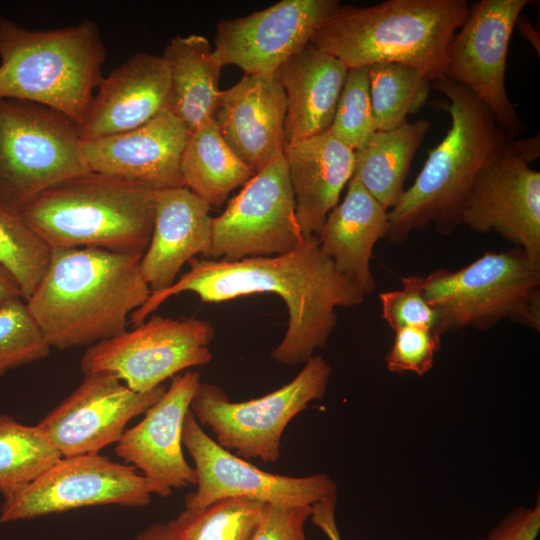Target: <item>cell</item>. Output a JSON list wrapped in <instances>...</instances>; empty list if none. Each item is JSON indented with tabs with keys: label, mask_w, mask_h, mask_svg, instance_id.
Listing matches in <instances>:
<instances>
[{
	"label": "cell",
	"mask_w": 540,
	"mask_h": 540,
	"mask_svg": "<svg viewBox=\"0 0 540 540\" xmlns=\"http://www.w3.org/2000/svg\"><path fill=\"white\" fill-rule=\"evenodd\" d=\"M189 270L168 289L151 293L129 317L137 326L162 303L184 292H193L203 302H223L237 297L273 293L288 310L283 339L271 357L287 366L305 364L316 349L326 346L337 324L338 307L360 305L365 294L340 273L324 255L313 236L295 250L275 256L248 257L237 261L192 258Z\"/></svg>",
	"instance_id": "1"
},
{
	"label": "cell",
	"mask_w": 540,
	"mask_h": 540,
	"mask_svg": "<svg viewBox=\"0 0 540 540\" xmlns=\"http://www.w3.org/2000/svg\"><path fill=\"white\" fill-rule=\"evenodd\" d=\"M141 255L99 248L52 249L26 306L52 348L92 346L127 330L151 290Z\"/></svg>",
	"instance_id": "2"
},
{
	"label": "cell",
	"mask_w": 540,
	"mask_h": 540,
	"mask_svg": "<svg viewBox=\"0 0 540 540\" xmlns=\"http://www.w3.org/2000/svg\"><path fill=\"white\" fill-rule=\"evenodd\" d=\"M446 100L439 107L451 119L441 142L429 151L413 184L388 212V239L402 244L414 230L430 226L449 235L461 225L471 187L480 169L514 138L470 90L448 79L431 82Z\"/></svg>",
	"instance_id": "3"
},
{
	"label": "cell",
	"mask_w": 540,
	"mask_h": 540,
	"mask_svg": "<svg viewBox=\"0 0 540 540\" xmlns=\"http://www.w3.org/2000/svg\"><path fill=\"white\" fill-rule=\"evenodd\" d=\"M466 0H387L340 5L311 39L348 69L377 63L411 66L432 81L446 78L454 35L469 13Z\"/></svg>",
	"instance_id": "4"
},
{
	"label": "cell",
	"mask_w": 540,
	"mask_h": 540,
	"mask_svg": "<svg viewBox=\"0 0 540 540\" xmlns=\"http://www.w3.org/2000/svg\"><path fill=\"white\" fill-rule=\"evenodd\" d=\"M154 193L89 171L45 189L19 215L50 250L99 248L142 256L153 230Z\"/></svg>",
	"instance_id": "5"
},
{
	"label": "cell",
	"mask_w": 540,
	"mask_h": 540,
	"mask_svg": "<svg viewBox=\"0 0 540 540\" xmlns=\"http://www.w3.org/2000/svg\"><path fill=\"white\" fill-rule=\"evenodd\" d=\"M105 58L100 29L91 19L29 30L0 18V98L47 106L79 125L103 78Z\"/></svg>",
	"instance_id": "6"
},
{
	"label": "cell",
	"mask_w": 540,
	"mask_h": 540,
	"mask_svg": "<svg viewBox=\"0 0 540 540\" xmlns=\"http://www.w3.org/2000/svg\"><path fill=\"white\" fill-rule=\"evenodd\" d=\"M424 296L436 310L440 335L486 330L509 320L540 331V262L518 247L485 252L470 264L424 278Z\"/></svg>",
	"instance_id": "7"
},
{
	"label": "cell",
	"mask_w": 540,
	"mask_h": 540,
	"mask_svg": "<svg viewBox=\"0 0 540 540\" xmlns=\"http://www.w3.org/2000/svg\"><path fill=\"white\" fill-rule=\"evenodd\" d=\"M78 125L30 101L0 98V206L19 214L45 189L90 171Z\"/></svg>",
	"instance_id": "8"
},
{
	"label": "cell",
	"mask_w": 540,
	"mask_h": 540,
	"mask_svg": "<svg viewBox=\"0 0 540 540\" xmlns=\"http://www.w3.org/2000/svg\"><path fill=\"white\" fill-rule=\"evenodd\" d=\"M330 364L314 355L289 383L259 398L231 401L216 384L200 382L190 411L200 425L208 426L215 441L243 459L276 462L282 434L289 422L326 393Z\"/></svg>",
	"instance_id": "9"
},
{
	"label": "cell",
	"mask_w": 540,
	"mask_h": 540,
	"mask_svg": "<svg viewBox=\"0 0 540 540\" xmlns=\"http://www.w3.org/2000/svg\"><path fill=\"white\" fill-rule=\"evenodd\" d=\"M172 491L137 469L97 454L62 457L28 485L3 495L0 522L33 519L96 505L142 507Z\"/></svg>",
	"instance_id": "10"
},
{
	"label": "cell",
	"mask_w": 540,
	"mask_h": 540,
	"mask_svg": "<svg viewBox=\"0 0 540 540\" xmlns=\"http://www.w3.org/2000/svg\"><path fill=\"white\" fill-rule=\"evenodd\" d=\"M214 334L206 320L154 315L89 346L80 367L84 374L110 372L130 389L148 392L186 369L209 364Z\"/></svg>",
	"instance_id": "11"
},
{
	"label": "cell",
	"mask_w": 540,
	"mask_h": 540,
	"mask_svg": "<svg viewBox=\"0 0 540 540\" xmlns=\"http://www.w3.org/2000/svg\"><path fill=\"white\" fill-rule=\"evenodd\" d=\"M539 156V133L513 138L476 175L461 219L474 232H497L537 262L540 172L530 164Z\"/></svg>",
	"instance_id": "12"
},
{
	"label": "cell",
	"mask_w": 540,
	"mask_h": 540,
	"mask_svg": "<svg viewBox=\"0 0 540 540\" xmlns=\"http://www.w3.org/2000/svg\"><path fill=\"white\" fill-rule=\"evenodd\" d=\"M305 240L297 222L287 163L281 155L256 172L224 212L212 218L207 258L237 261L281 255Z\"/></svg>",
	"instance_id": "13"
},
{
	"label": "cell",
	"mask_w": 540,
	"mask_h": 540,
	"mask_svg": "<svg viewBox=\"0 0 540 540\" xmlns=\"http://www.w3.org/2000/svg\"><path fill=\"white\" fill-rule=\"evenodd\" d=\"M182 445L193 459L197 485L185 498L186 509L203 508L229 497L312 506L337 495L336 482L325 473L303 477L271 473L226 450L205 433L190 410L183 422Z\"/></svg>",
	"instance_id": "14"
},
{
	"label": "cell",
	"mask_w": 540,
	"mask_h": 540,
	"mask_svg": "<svg viewBox=\"0 0 540 540\" xmlns=\"http://www.w3.org/2000/svg\"><path fill=\"white\" fill-rule=\"evenodd\" d=\"M529 0H481L454 35L446 79L464 86L492 112L508 134L520 136L526 126L510 100L505 73L513 29Z\"/></svg>",
	"instance_id": "15"
},
{
	"label": "cell",
	"mask_w": 540,
	"mask_h": 540,
	"mask_svg": "<svg viewBox=\"0 0 540 540\" xmlns=\"http://www.w3.org/2000/svg\"><path fill=\"white\" fill-rule=\"evenodd\" d=\"M338 0H281L217 25L214 56L245 74H273L311 43L340 6Z\"/></svg>",
	"instance_id": "16"
},
{
	"label": "cell",
	"mask_w": 540,
	"mask_h": 540,
	"mask_svg": "<svg viewBox=\"0 0 540 540\" xmlns=\"http://www.w3.org/2000/svg\"><path fill=\"white\" fill-rule=\"evenodd\" d=\"M165 391L162 384L137 392L110 372L85 373L79 386L38 425L62 457L97 454L117 443L126 424L145 413Z\"/></svg>",
	"instance_id": "17"
},
{
	"label": "cell",
	"mask_w": 540,
	"mask_h": 540,
	"mask_svg": "<svg viewBox=\"0 0 540 540\" xmlns=\"http://www.w3.org/2000/svg\"><path fill=\"white\" fill-rule=\"evenodd\" d=\"M201 382L196 371L172 377L165 393L135 426L126 429L115 453L125 464L165 489L196 485V473L182 451V427L190 403Z\"/></svg>",
	"instance_id": "18"
},
{
	"label": "cell",
	"mask_w": 540,
	"mask_h": 540,
	"mask_svg": "<svg viewBox=\"0 0 540 540\" xmlns=\"http://www.w3.org/2000/svg\"><path fill=\"white\" fill-rule=\"evenodd\" d=\"M189 131L169 110L127 132L83 141L90 171L153 190L185 187L181 159Z\"/></svg>",
	"instance_id": "19"
},
{
	"label": "cell",
	"mask_w": 540,
	"mask_h": 540,
	"mask_svg": "<svg viewBox=\"0 0 540 540\" xmlns=\"http://www.w3.org/2000/svg\"><path fill=\"white\" fill-rule=\"evenodd\" d=\"M170 74L162 56L139 52L103 77L78 125L82 141L135 129L169 110Z\"/></svg>",
	"instance_id": "20"
},
{
	"label": "cell",
	"mask_w": 540,
	"mask_h": 540,
	"mask_svg": "<svg viewBox=\"0 0 540 540\" xmlns=\"http://www.w3.org/2000/svg\"><path fill=\"white\" fill-rule=\"evenodd\" d=\"M286 98L273 74H244L221 92L213 116L229 147L254 173L283 155Z\"/></svg>",
	"instance_id": "21"
},
{
	"label": "cell",
	"mask_w": 540,
	"mask_h": 540,
	"mask_svg": "<svg viewBox=\"0 0 540 540\" xmlns=\"http://www.w3.org/2000/svg\"><path fill=\"white\" fill-rule=\"evenodd\" d=\"M155 217L140 272L151 293L168 289L196 255L207 258L211 244V207L186 187L155 190Z\"/></svg>",
	"instance_id": "22"
},
{
	"label": "cell",
	"mask_w": 540,
	"mask_h": 540,
	"mask_svg": "<svg viewBox=\"0 0 540 540\" xmlns=\"http://www.w3.org/2000/svg\"><path fill=\"white\" fill-rule=\"evenodd\" d=\"M283 155L302 236L318 238L327 215L352 178L354 151L326 131L286 144Z\"/></svg>",
	"instance_id": "23"
},
{
	"label": "cell",
	"mask_w": 540,
	"mask_h": 540,
	"mask_svg": "<svg viewBox=\"0 0 540 540\" xmlns=\"http://www.w3.org/2000/svg\"><path fill=\"white\" fill-rule=\"evenodd\" d=\"M347 71L310 43L275 72L286 98V144L328 131Z\"/></svg>",
	"instance_id": "24"
},
{
	"label": "cell",
	"mask_w": 540,
	"mask_h": 540,
	"mask_svg": "<svg viewBox=\"0 0 540 540\" xmlns=\"http://www.w3.org/2000/svg\"><path fill=\"white\" fill-rule=\"evenodd\" d=\"M388 234V210L351 178L343 201L327 215L318 240L337 270L368 295L376 288L370 268L373 249Z\"/></svg>",
	"instance_id": "25"
},
{
	"label": "cell",
	"mask_w": 540,
	"mask_h": 540,
	"mask_svg": "<svg viewBox=\"0 0 540 540\" xmlns=\"http://www.w3.org/2000/svg\"><path fill=\"white\" fill-rule=\"evenodd\" d=\"M161 56L170 74L169 111L191 132L215 114L223 66L208 39L196 34L173 37Z\"/></svg>",
	"instance_id": "26"
},
{
	"label": "cell",
	"mask_w": 540,
	"mask_h": 540,
	"mask_svg": "<svg viewBox=\"0 0 540 540\" xmlns=\"http://www.w3.org/2000/svg\"><path fill=\"white\" fill-rule=\"evenodd\" d=\"M431 128L427 119L405 123L390 131H376L368 143L354 151L352 178L386 210L400 200L415 153Z\"/></svg>",
	"instance_id": "27"
},
{
	"label": "cell",
	"mask_w": 540,
	"mask_h": 540,
	"mask_svg": "<svg viewBox=\"0 0 540 540\" xmlns=\"http://www.w3.org/2000/svg\"><path fill=\"white\" fill-rule=\"evenodd\" d=\"M181 174L186 188L210 207H220L255 173L225 142L212 118L189 132Z\"/></svg>",
	"instance_id": "28"
},
{
	"label": "cell",
	"mask_w": 540,
	"mask_h": 540,
	"mask_svg": "<svg viewBox=\"0 0 540 540\" xmlns=\"http://www.w3.org/2000/svg\"><path fill=\"white\" fill-rule=\"evenodd\" d=\"M62 458L46 432L37 424L24 425L0 414V492L22 488Z\"/></svg>",
	"instance_id": "29"
},
{
	"label": "cell",
	"mask_w": 540,
	"mask_h": 540,
	"mask_svg": "<svg viewBox=\"0 0 540 540\" xmlns=\"http://www.w3.org/2000/svg\"><path fill=\"white\" fill-rule=\"evenodd\" d=\"M266 503L229 497L197 509H186L168 521L174 540H250Z\"/></svg>",
	"instance_id": "30"
},
{
	"label": "cell",
	"mask_w": 540,
	"mask_h": 540,
	"mask_svg": "<svg viewBox=\"0 0 540 540\" xmlns=\"http://www.w3.org/2000/svg\"><path fill=\"white\" fill-rule=\"evenodd\" d=\"M371 104L377 131H390L426 104L431 81L417 69L399 63L369 66Z\"/></svg>",
	"instance_id": "31"
},
{
	"label": "cell",
	"mask_w": 540,
	"mask_h": 540,
	"mask_svg": "<svg viewBox=\"0 0 540 540\" xmlns=\"http://www.w3.org/2000/svg\"><path fill=\"white\" fill-rule=\"evenodd\" d=\"M50 254L19 214L0 206V265L15 279L25 301L42 279Z\"/></svg>",
	"instance_id": "32"
},
{
	"label": "cell",
	"mask_w": 540,
	"mask_h": 540,
	"mask_svg": "<svg viewBox=\"0 0 540 540\" xmlns=\"http://www.w3.org/2000/svg\"><path fill=\"white\" fill-rule=\"evenodd\" d=\"M376 131L369 66L349 68L328 132L351 150L358 151Z\"/></svg>",
	"instance_id": "33"
},
{
	"label": "cell",
	"mask_w": 540,
	"mask_h": 540,
	"mask_svg": "<svg viewBox=\"0 0 540 540\" xmlns=\"http://www.w3.org/2000/svg\"><path fill=\"white\" fill-rule=\"evenodd\" d=\"M50 351L24 299L0 308V378L10 370L46 358Z\"/></svg>",
	"instance_id": "34"
},
{
	"label": "cell",
	"mask_w": 540,
	"mask_h": 540,
	"mask_svg": "<svg viewBox=\"0 0 540 540\" xmlns=\"http://www.w3.org/2000/svg\"><path fill=\"white\" fill-rule=\"evenodd\" d=\"M424 278L405 276L401 279V289L379 294L382 318L394 332L406 327L435 330L438 314L424 296Z\"/></svg>",
	"instance_id": "35"
},
{
	"label": "cell",
	"mask_w": 540,
	"mask_h": 540,
	"mask_svg": "<svg viewBox=\"0 0 540 540\" xmlns=\"http://www.w3.org/2000/svg\"><path fill=\"white\" fill-rule=\"evenodd\" d=\"M440 346L441 335L432 328H402L395 332L393 345L385 356L387 369L422 376L432 368Z\"/></svg>",
	"instance_id": "36"
},
{
	"label": "cell",
	"mask_w": 540,
	"mask_h": 540,
	"mask_svg": "<svg viewBox=\"0 0 540 540\" xmlns=\"http://www.w3.org/2000/svg\"><path fill=\"white\" fill-rule=\"evenodd\" d=\"M311 512L312 506L265 504L250 540H305L304 525Z\"/></svg>",
	"instance_id": "37"
},
{
	"label": "cell",
	"mask_w": 540,
	"mask_h": 540,
	"mask_svg": "<svg viewBox=\"0 0 540 540\" xmlns=\"http://www.w3.org/2000/svg\"><path fill=\"white\" fill-rule=\"evenodd\" d=\"M540 532L539 497L531 507L519 506L507 513L488 534L478 540H536Z\"/></svg>",
	"instance_id": "38"
},
{
	"label": "cell",
	"mask_w": 540,
	"mask_h": 540,
	"mask_svg": "<svg viewBox=\"0 0 540 540\" xmlns=\"http://www.w3.org/2000/svg\"><path fill=\"white\" fill-rule=\"evenodd\" d=\"M337 495L327 497L312 505L311 521L329 540H342L336 523Z\"/></svg>",
	"instance_id": "39"
},
{
	"label": "cell",
	"mask_w": 540,
	"mask_h": 540,
	"mask_svg": "<svg viewBox=\"0 0 540 540\" xmlns=\"http://www.w3.org/2000/svg\"><path fill=\"white\" fill-rule=\"evenodd\" d=\"M18 299H23L21 290L11 274L0 265V308Z\"/></svg>",
	"instance_id": "40"
},
{
	"label": "cell",
	"mask_w": 540,
	"mask_h": 540,
	"mask_svg": "<svg viewBox=\"0 0 540 540\" xmlns=\"http://www.w3.org/2000/svg\"><path fill=\"white\" fill-rule=\"evenodd\" d=\"M134 540H174L166 524L154 523L143 529Z\"/></svg>",
	"instance_id": "41"
}]
</instances>
